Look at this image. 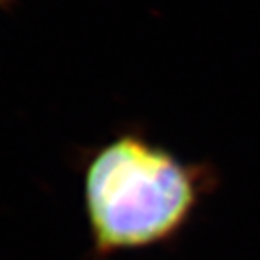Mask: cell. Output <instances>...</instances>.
<instances>
[{"mask_svg":"<svg viewBox=\"0 0 260 260\" xmlns=\"http://www.w3.org/2000/svg\"><path fill=\"white\" fill-rule=\"evenodd\" d=\"M201 172L138 132H125L89 157L83 203L96 255L172 240L201 197Z\"/></svg>","mask_w":260,"mask_h":260,"instance_id":"1","label":"cell"},{"mask_svg":"<svg viewBox=\"0 0 260 260\" xmlns=\"http://www.w3.org/2000/svg\"><path fill=\"white\" fill-rule=\"evenodd\" d=\"M9 0H0V6H4V4H8Z\"/></svg>","mask_w":260,"mask_h":260,"instance_id":"2","label":"cell"}]
</instances>
